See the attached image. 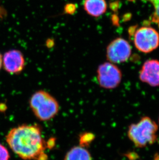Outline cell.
Listing matches in <instances>:
<instances>
[{
    "label": "cell",
    "mask_w": 159,
    "mask_h": 160,
    "mask_svg": "<svg viewBox=\"0 0 159 160\" xmlns=\"http://www.w3.org/2000/svg\"><path fill=\"white\" fill-rule=\"evenodd\" d=\"M9 148L24 160H46L47 148L41 127L37 124H22L12 128L5 137Z\"/></svg>",
    "instance_id": "obj_1"
},
{
    "label": "cell",
    "mask_w": 159,
    "mask_h": 160,
    "mask_svg": "<svg viewBox=\"0 0 159 160\" xmlns=\"http://www.w3.org/2000/svg\"><path fill=\"white\" fill-rule=\"evenodd\" d=\"M158 126L150 117H143L140 121L129 125L128 136L137 148L152 145L157 141Z\"/></svg>",
    "instance_id": "obj_2"
},
{
    "label": "cell",
    "mask_w": 159,
    "mask_h": 160,
    "mask_svg": "<svg viewBox=\"0 0 159 160\" xmlns=\"http://www.w3.org/2000/svg\"><path fill=\"white\" fill-rule=\"evenodd\" d=\"M29 104L35 116L41 121L52 119L60 110L57 100L44 90L37 91L33 94L30 98Z\"/></svg>",
    "instance_id": "obj_3"
},
{
    "label": "cell",
    "mask_w": 159,
    "mask_h": 160,
    "mask_svg": "<svg viewBox=\"0 0 159 160\" xmlns=\"http://www.w3.org/2000/svg\"><path fill=\"white\" fill-rule=\"evenodd\" d=\"M122 71L111 62H105L99 65L97 77L99 86L105 89H113L120 85L122 80Z\"/></svg>",
    "instance_id": "obj_4"
},
{
    "label": "cell",
    "mask_w": 159,
    "mask_h": 160,
    "mask_svg": "<svg viewBox=\"0 0 159 160\" xmlns=\"http://www.w3.org/2000/svg\"><path fill=\"white\" fill-rule=\"evenodd\" d=\"M134 42L139 51L143 53H149L159 46V33L152 27L140 28L134 34Z\"/></svg>",
    "instance_id": "obj_5"
},
{
    "label": "cell",
    "mask_w": 159,
    "mask_h": 160,
    "mask_svg": "<svg viewBox=\"0 0 159 160\" xmlns=\"http://www.w3.org/2000/svg\"><path fill=\"white\" fill-rule=\"evenodd\" d=\"M131 54V47L126 40L117 38L108 44L107 48V58L112 63L126 62Z\"/></svg>",
    "instance_id": "obj_6"
},
{
    "label": "cell",
    "mask_w": 159,
    "mask_h": 160,
    "mask_svg": "<svg viewBox=\"0 0 159 160\" xmlns=\"http://www.w3.org/2000/svg\"><path fill=\"white\" fill-rule=\"evenodd\" d=\"M25 66L26 61L24 56L19 50H8L2 56V67L9 74H20L24 70Z\"/></svg>",
    "instance_id": "obj_7"
},
{
    "label": "cell",
    "mask_w": 159,
    "mask_h": 160,
    "mask_svg": "<svg viewBox=\"0 0 159 160\" xmlns=\"http://www.w3.org/2000/svg\"><path fill=\"white\" fill-rule=\"evenodd\" d=\"M139 78L150 86H159V61L149 60L144 62L140 70Z\"/></svg>",
    "instance_id": "obj_8"
},
{
    "label": "cell",
    "mask_w": 159,
    "mask_h": 160,
    "mask_svg": "<svg viewBox=\"0 0 159 160\" xmlns=\"http://www.w3.org/2000/svg\"><path fill=\"white\" fill-rule=\"evenodd\" d=\"M83 8L89 15L97 18L106 12L107 4L105 0H84Z\"/></svg>",
    "instance_id": "obj_9"
},
{
    "label": "cell",
    "mask_w": 159,
    "mask_h": 160,
    "mask_svg": "<svg viewBox=\"0 0 159 160\" xmlns=\"http://www.w3.org/2000/svg\"><path fill=\"white\" fill-rule=\"evenodd\" d=\"M64 160H93L89 150L81 146H74L68 151Z\"/></svg>",
    "instance_id": "obj_10"
},
{
    "label": "cell",
    "mask_w": 159,
    "mask_h": 160,
    "mask_svg": "<svg viewBox=\"0 0 159 160\" xmlns=\"http://www.w3.org/2000/svg\"><path fill=\"white\" fill-rule=\"evenodd\" d=\"M95 138V135L93 133L90 132L83 133L80 135V146L86 148L91 144Z\"/></svg>",
    "instance_id": "obj_11"
},
{
    "label": "cell",
    "mask_w": 159,
    "mask_h": 160,
    "mask_svg": "<svg viewBox=\"0 0 159 160\" xmlns=\"http://www.w3.org/2000/svg\"><path fill=\"white\" fill-rule=\"evenodd\" d=\"M152 3L154 7V12L152 21L159 24V0H147Z\"/></svg>",
    "instance_id": "obj_12"
},
{
    "label": "cell",
    "mask_w": 159,
    "mask_h": 160,
    "mask_svg": "<svg viewBox=\"0 0 159 160\" xmlns=\"http://www.w3.org/2000/svg\"><path fill=\"white\" fill-rule=\"evenodd\" d=\"M10 153L6 147L0 143V160H9Z\"/></svg>",
    "instance_id": "obj_13"
},
{
    "label": "cell",
    "mask_w": 159,
    "mask_h": 160,
    "mask_svg": "<svg viewBox=\"0 0 159 160\" xmlns=\"http://www.w3.org/2000/svg\"><path fill=\"white\" fill-rule=\"evenodd\" d=\"M76 9H77L76 5L72 3H69V4H67L65 6L64 12L66 14L71 15L75 12Z\"/></svg>",
    "instance_id": "obj_14"
},
{
    "label": "cell",
    "mask_w": 159,
    "mask_h": 160,
    "mask_svg": "<svg viewBox=\"0 0 159 160\" xmlns=\"http://www.w3.org/2000/svg\"><path fill=\"white\" fill-rule=\"evenodd\" d=\"M153 160H159V153H156L154 155Z\"/></svg>",
    "instance_id": "obj_15"
},
{
    "label": "cell",
    "mask_w": 159,
    "mask_h": 160,
    "mask_svg": "<svg viewBox=\"0 0 159 160\" xmlns=\"http://www.w3.org/2000/svg\"><path fill=\"white\" fill-rule=\"evenodd\" d=\"M2 55L0 52V70L1 69L2 67Z\"/></svg>",
    "instance_id": "obj_16"
},
{
    "label": "cell",
    "mask_w": 159,
    "mask_h": 160,
    "mask_svg": "<svg viewBox=\"0 0 159 160\" xmlns=\"http://www.w3.org/2000/svg\"></svg>",
    "instance_id": "obj_17"
}]
</instances>
